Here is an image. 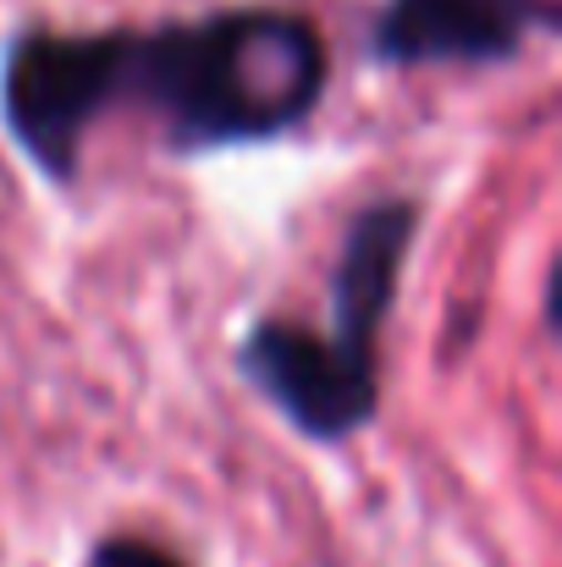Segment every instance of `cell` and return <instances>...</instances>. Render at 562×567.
<instances>
[{"instance_id": "cell-4", "label": "cell", "mask_w": 562, "mask_h": 567, "mask_svg": "<svg viewBox=\"0 0 562 567\" xmlns=\"http://www.w3.org/2000/svg\"><path fill=\"white\" fill-rule=\"evenodd\" d=\"M552 28V0H386L370 28V55L391 72L508 66Z\"/></svg>"}, {"instance_id": "cell-5", "label": "cell", "mask_w": 562, "mask_h": 567, "mask_svg": "<svg viewBox=\"0 0 562 567\" xmlns=\"http://www.w3.org/2000/svg\"><path fill=\"white\" fill-rule=\"evenodd\" d=\"M425 231V204L413 193H386L348 215L331 270H326V337L343 348L380 359L386 320L397 315V292L413 259V243Z\"/></svg>"}, {"instance_id": "cell-2", "label": "cell", "mask_w": 562, "mask_h": 567, "mask_svg": "<svg viewBox=\"0 0 562 567\" xmlns=\"http://www.w3.org/2000/svg\"><path fill=\"white\" fill-rule=\"evenodd\" d=\"M122 28H22L0 50V127L50 188L83 177L94 127L116 111Z\"/></svg>"}, {"instance_id": "cell-3", "label": "cell", "mask_w": 562, "mask_h": 567, "mask_svg": "<svg viewBox=\"0 0 562 567\" xmlns=\"http://www.w3.org/2000/svg\"><path fill=\"white\" fill-rule=\"evenodd\" d=\"M232 364L293 435L315 446L359 441L380 419V359L343 348L337 337H326V326L259 315L237 337Z\"/></svg>"}, {"instance_id": "cell-6", "label": "cell", "mask_w": 562, "mask_h": 567, "mask_svg": "<svg viewBox=\"0 0 562 567\" xmlns=\"http://www.w3.org/2000/svg\"><path fill=\"white\" fill-rule=\"evenodd\" d=\"M83 567H187L183 551H172L166 540L155 535H139V529H111L89 546Z\"/></svg>"}, {"instance_id": "cell-1", "label": "cell", "mask_w": 562, "mask_h": 567, "mask_svg": "<svg viewBox=\"0 0 562 567\" xmlns=\"http://www.w3.org/2000/svg\"><path fill=\"white\" fill-rule=\"evenodd\" d=\"M326 89V33L293 6H221L161 28H122L116 105H139L183 166L304 133Z\"/></svg>"}]
</instances>
